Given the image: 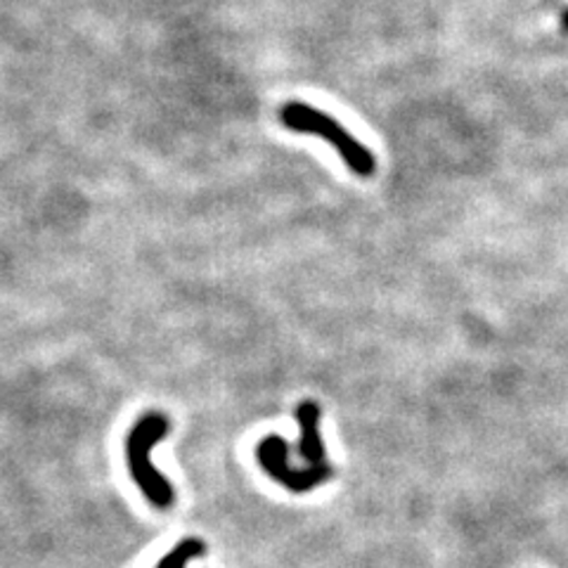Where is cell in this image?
Masks as SVG:
<instances>
[{"instance_id":"obj_1","label":"cell","mask_w":568,"mask_h":568,"mask_svg":"<svg viewBox=\"0 0 568 568\" xmlns=\"http://www.w3.org/2000/svg\"><path fill=\"white\" fill-rule=\"evenodd\" d=\"M169 426L171 424L164 413H148L131 426V432L126 436L129 474L140 488V493L145 495L156 509H169L175 503L173 486L152 465V450L156 443H162L166 438Z\"/></svg>"},{"instance_id":"obj_5","label":"cell","mask_w":568,"mask_h":568,"mask_svg":"<svg viewBox=\"0 0 568 568\" xmlns=\"http://www.w3.org/2000/svg\"><path fill=\"white\" fill-rule=\"evenodd\" d=\"M204 542L197 538H187L183 542H178L171 552L159 561L156 568H185L192 559H197L204 555Z\"/></svg>"},{"instance_id":"obj_3","label":"cell","mask_w":568,"mask_h":568,"mask_svg":"<svg viewBox=\"0 0 568 568\" xmlns=\"http://www.w3.org/2000/svg\"><path fill=\"white\" fill-rule=\"evenodd\" d=\"M256 459H258L261 469L268 474L273 481H277L280 486H284L292 493H311L313 488L323 486L325 481H329V478H332V467L329 465L294 469L290 465V443L277 434L265 436L258 443Z\"/></svg>"},{"instance_id":"obj_2","label":"cell","mask_w":568,"mask_h":568,"mask_svg":"<svg viewBox=\"0 0 568 568\" xmlns=\"http://www.w3.org/2000/svg\"><path fill=\"white\" fill-rule=\"evenodd\" d=\"M282 126H287L294 133H308L327 140L329 145L339 152L346 166L361 178H369L377 171V159L361 140H355L339 121H334L329 114L315 110L304 102H290L280 110Z\"/></svg>"},{"instance_id":"obj_4","label":"cell","mask_w":568,"mask_h":568,"mask_svg":"<svg viewBox=\"0 0 568 568\" xmlns=\"http://www.w3.org/2000/svg\"><path fill=\"white\" fill-rule=\"evenodd\" d=\"M320 417H323V410H320V405L315 400H304L296 407L298 455L301 459L308 462V467L327 465L325 443L323 436H320Z\"/></svg>"}]
</instances>
